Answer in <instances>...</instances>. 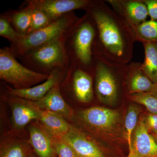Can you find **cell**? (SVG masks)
Returning a JSON list of instances; mask_svg holds the SVG:
<instances>
[{"label":"cell","mask_w":157,"mask_h":157,"mask_svg":"<svg viewBox=\"0 0 157 157\" xmlns=\"http://www.w3.org/2000/svg\"><path fill=\"white\" fill-rule=\"evenodd\" d=\"M95 27L94 56L128 64L136 42L131 27L106 2L92 0L85 9Z\"/></svg>","instance_id":"6da1fadb"},{"label":"cell","mask_w":157,"mask_h":157,"mask_svg":"<svg viewBox=\"0 0 157 157\" xmlns=\"http://www.w3.org/2000/svg\"><path fill=\"white\" fill-rule=\"evenodd\" d=\"M94 59L95 94L101 103L112 106L122 94L123 87L126 88V64L97 56Z\"/></svg>","instance_id":"7a4b0ae2"},{"label":"cell","mask_w":157,"mask_h":157,"mask_svg":"<svg viewBox=\"0 0 157 157\" xmlns=\"http://www.w3.org/2000/svg\"><path fill=\"white\" fill-rule=\"evenodd\" d=\"M82 19V17H78L74 11L70 12L44 28L21 37L10 48L18 58L56 40L67 39Z\"/></svg>","instance_id":"3957f363"},{"label":"cell","mask_w":157,"mask_h":157,"mask_svg":"<svg viewBox=\"0 0 157 157\" xmlns=\"http://www.w3.org/2000/svg\"><path fill=\"white\" fill-rule=\"evenodd\" d=\"M95 34L94 24L86 14L65 42L70 64L76 65L93 74L94 59L93 47Z\"/></svg>","instance_id":"277c9868"},{"label":"cell","mask_w":157,"mask_h":157,"mask_svg":"<svg viewBox=\"0 0 157 157\" xmlns=\"http://www.w3.org/2000/svg\"><path fill=\"white\" fill-rule=\"evenodd\" d=\"M66 39L56 40L18 59L26 67L43 74L49 75L57 70H68L70 62Z\"/></svg>","instance_id":"5b68a950"},{"label":"cell","mask_w":157,"mask_h":157,"mask_svg":"<svg viewBox=\"0 0 157 157\" xmlns=\"http://www.w3.org/2000/svg\"><path fill=\"white\" fill-rule=\"evenodd\" d=\"M49 75L29 69L17 60L10 47L0 49V78L15 89L29 88L45 81Z\"/></svg>","instance_id":"8992f818"},{"label":"cell","mask_w":157,"mask_h":157,"mask_svg":"<svg viewBox=\"0 0 157 157\" xmlns=\"http://www.w3.org/2000/svg\"><path fill=\"white\" fill-rule=\"evenodd\" d=\"M78 116L86 127L97 133L114 135L122 129L120 113L115 109L94 106L79 111Z\"/></svg>","instance_id":"52a82bcc"},{"label":"cell","mask_w":157,"mask_h":157,"mask_svg":"<svg viewBox=\"0 0 157 157\" xmlns=\"http://www.w3.org/2000/svg\"><path fill=\"white\" fill-rule=\"evenodd\" d=\"M2 98L11 107L12 124L15 129L21 130L31 121L40 119L42 110L33 101L11 95L7 93L2 96Z\"/></svg>","instance_id":"ba28073f"},{"label":"cell","mask_w":157,"mask_h":157,"mask_svg":"<svg viewBox=\"0 0 157 157\" xmlns=\"http://www.w3.org/2000/svg\"><path fill=\"white\" fill-rule=\"evenodd\" d=\"M66 78L70 80L71 90L77 101L83 103L93 101L95 95L94 74L73 64H70Z\"/></svg>","instance_id":"9c48e42d"},{"label":"cell","mask_w":157,"mask_h":157,"mask_svg":"<svg viewBox=\"0 0 157 157\" xmlns=\"http://www.w3.org/2000/svg\"><path fill=\"white\" fill-rule=\"evenodd\" d=\"M92 0H27L25 5L39 9L55 21L74 10H85Z\"/></svg>","instance_id":"30bf717a"},{"label":"cell","mask_w":157,"mask_h":157,"mask_svg":"<svg viewBox=\"0 0 157 157\" xmlns=\"http://www.w3.org/2000/svg\"><path fill=\"white\" fill-rule=\"evenodd\" d=\"M68 70H55L49 74V77L45 81L29 88L15 89L5 84L6 93L28 101L33 102L39 101L44 98L55 86L61 84L66 77Z\"/></svg>","instance_id":"8fae6325"},{"label":"cell","mask_w":157,"mask_h":157,"mask_svg":"<svg viewBox=\"0 0 157 157\" xmlns=\"http://www.w3.org/2000/svg\"><path fill=\"white\" fill-rule=\"evenodd\" d=\"M128 23L136 26L146 21L148 16L147 8L143 0L104 1Z\"/></svg>","instance_id":"7c38bea8"},{"label":"cell","mask_w":157,"mask_h":157,"mask_svg":"<svg viewBox=\"0 0 157 157\" xmlns=\"http://www.w3.org/2000/svg\"><path fill=\"white\" fill-rule=\"evenodd\" d=\"M128 157H157V143L146 126L144 117L138 121Z\"/></svg>","instance_id":"4fadbf2b"},{"label":"cell","mask_w":157,"mask_h":157,"mask_svg":"<svg viewBox=\"0 0 157 157\" xmlns=\"http://www.w3.org/2000/svg\"><path fill=\"white\" fill-rule=\"evenodd\" d=\"M63 139L73 147L79 157H105L97 144L76 127L70 126Z\"/></svg>","instance_id":"5bb4252c"},{"label":"cell","mask_w":157,"mask_h":157,"mask_svg":"<svg viewBox=\"0 0 157 157\" xmlns=\"http://www.w3.org/2000/svg\"><path fill=\"white\" fill-rule=\"evenodd\" d=\"M141 63L131 62L126 64V88L128 96L139 93L151 92L154 83L141 70Z\"/></svg>","instance_id":"9a60e30c"},{"label":"cell","mask_w":157,"mask_h":157,"mask_svg":"<svg viewBox=\"0 0 157 157\" xmlns=\"http://www.w3.org/2000/svg\"><path fill=\"white\" fill-rule=\"evenodd\" d=\"M60 85H56L52 88L41 100L34 102L42 110L55 113L66 119H71L73 110L64 99Z\"/></svg>","instance_id":"2e32d148"},{"label":"cell","mask_w":157,"mask_h":157,"mask_svg":"<svg viewBox=\"0 0 157 157\" xmlns=\"http://www.w3.org/2000/svg\"><path fill=\"white\" fill-rule=\"evenodd\" d=\"M29 143L39 157H56L52 137L42 127L32 126L29 129Z\"/></svg>","instance_id":"e0dca14e"},{"label":"cell","mask_w":157,"mask_h":157,"mask_svg":"<svg viewBox=\"0 0 157 157\" xmlns=\"http://www.w3.org/2000/svg\"><path fill=\"white\" fill-rule=\"evenodd\" d=\"M39 120L42 128L55 139H63L71 126L62 116L46 110H42Z\"/></svg>","instance_id":"ac0fdd59"},{"label":"cell","mask_w":157,"mask_h":157,"mask_svg":"<svg viewBox=\"0 0 157 157\" xmlns=\"http://www.w3.org/2000/svg\"><path fill=\"white\" fill-rule=\"evenodd\" d=\"M21 37L28 35L31 25V9L24 5L17 10H9L3 13Z\"/></svg>","instance_id":"d6986e66"},{"label":"cell","mask_w":157,"mask_h":157,"mask_svg":"<svg viewBox=\"0 0 157 157\" xmlns=\"http://www.w3.org/2000/svg\"><path fill=\"white\" fill-rule=\"evenodd\" d=\"M141 43L144 52L141 70L153 83H155L157 82V43L146 42Z\"/></svg>","instance_id":"ffe728a7"},{"label":"cell","mask_w":157,"mask_h":157,"mask_svg":"<svg viewBox=\"0 0 157 157\" xmlns=\"http://www.w3.org/2000/svg\"><path fill=\"white\" fill-rule=\"evenodd\" d=\"M135 41L157 43V21L146 20L136 26H131Z\"/></svg>","instance_id":"44dd1931"},{"label":"cell","mask_w":157,"mask_h":157,"mask_svg":"<svg viewBox=\"0 0 157 157\" xmlns=\"http://www.w3.org/2000/svg\"><path fill=\"white\" fill-rule=\"evenodd\" d=\"M140 110L136 105H131L128 109L125 119L124 131L129 151L132 150V137L138 123V117Z\"/></svg>","instance_id":"7402d4cb"},{"label":"cell","mask_w":157,"mask_h":157,"mask_svg":"<svg viewBox=\"0 0 157 157\" xmlns=\"http://www.w3.org/2000/svg\"><path fill=\"white\" fill-rule=\"evenodd\" d=\"M29 147L22 142H14L5 144L1 148L0 157H29Z\"/></svg>","instance_id":"603a6c76"},{"label":"cell","mask_w":157,"mask_h":157,"mask_svg":"<svg viewBox=\"0 0 157 157\" xmlns=\"http://www.w3.org/2000/svg\"><path fill=\"white\" fill-rule=\"evenodd\" d=\"M28 6L31 9V25L28 34L44 28L55 21L43 11Z\"/></svg>","instance_id":"cb8c5ba5"},{"label":"cell","mask_w":157,"mask_h":157,"mask_svg":"<svg viewBox=\"0 0 157 157\" xmlns=\"http://www.w3.org/2000/svg\"><path fill=\"white\" fill-rule=\"evenodd\" d=\"M130 101L143 105L149 113L157 114V98L150 93H139L128 96Z\"/></svg>","instance_id":"d4e9b609"},{"label":"cell","mask_w":157,"mask_h":157,"mask_svg":"<svg viewBox=\"0 0 157 157\" xmlns=\"http://www.w3.org/2000/svg\"><path fill=\"white\" fill-rule=\"evenodd\" d=\"M0 36L8 39L11 45L17 43L21 38L3 14L0 16Z\"/></svg>","instance_id":"484cf974"},{"label":"cell","mask_w":157,"mask_h":157,"mask_svg":"<svg viewBox=\"0 0 157 157\" xmlns=\"http://www.w3.org/2000/svg\"><path fill=\"white\" fill-rule=\"evenodd\" d=\"M52 139L56 153L59 157H79L73 147L63 139L52 137Z\"/></svg>","instance_id":"4316f807"},{"label":"cell","mask_w":157,"mask_h":157,"mask_svg":"<svg viewBox=\"0 0 157 157\" xmlns=\"http://www.w3.org/2000/svg\"><path fill=\"white\" fill-rule=\"evenodd\" d=\"M144 117L149 132L152 135H157V114L149 113Z\"/></svg>","instance_id":"83f0119b"},{"label":"cell","mask_w":157,"mask_h":157,"mask_svg":"<svg viewBox=\"0 0 157 157\" xmlns=\"http://www.w3.org/2000/svg\"><path fill=\"white\" fill-rule=\"evenodd\" d=\"M146 5L150 20L157 21V0H143Z\"/></svg>","instance_id":"f1b7e54d"},{"label":"cell","mask_w":157,"mask_h":157,"mask_svg":"<svg viewBox=\"0 0 157 157\" xmlns=\"http://www.w3.org/2000/svg\"><path fill=\"white\" fill-rule=\"evenodd\" d=\"M152 95H153L156 98H157V82L155 83H154L153 87L152 90L151 92L150 93Z\"/></svg>","instance_id":"f546056e"},{"label":"cell","mask_w":157,"mask_h":157,"mask_svg":"<svg viewBox=\"0 0 157 157\" xmlns=\"http://www.w3.org/2000/svg\"><path fill=\"white\" fill-rule=\"evenodd\" d=\"M154 137L155 140L156 142H157V135H152Z\"/></svg>","instance_id":"4dcf8cb0"},{"label":"cell","mask_w":157,"mask_h":157,"mask_svg":"<svg viewBox=\"0 0 157 157\" xmlns=\"http://www.w3.org/2000/svg\"><path fill=\"white\" fill-rule=\"evenodd\" d=\"M29 157H36L35 156H34L33 155H30L29 156Z\"/></svg>","instance_id":"1f68e13d"}]
</instances>
